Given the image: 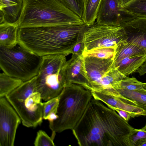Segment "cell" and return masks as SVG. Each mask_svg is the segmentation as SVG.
Returning <instances> with one entry per match:
<instances>
[{"mask_svg":"<svg viewBox=\"0 0 146 146\" xmlns=\"http://www.w3.org/2000/svg\"><path fill=\"white\" fill-rule=\"evenodd\" d=\"M134 128L115 110L93 98L73 133L80 146H133Z\"/></svg>","mask_w":146,"mask_h":146,"instance_id":"6da1fadb","label":"cell"},{"mask_svg":"<svg viewBox=\"0 0 146 146\" xmlns=\"http://www.w3.org/2000/svg\"><path fill=\"white\" fill-rule=\"evenodd\" d=\"M88 26L58 25L19 28L18 42L41 56L72 54L74 46L83 40Z\"/></svg>","mask_w":146,"mask_h":146,"instance_id":"7a4b0ae2","label":"cell"},{"mask_svg":"<svg viewBox=\"0 0 146 146\" xmlns=\"http://www.w3.org/2000/svg\"><path fill=\"white\" fill-rule=\"evenodd\" d=\"M19 28L84 25L82 19L58 0H23Z\"/></svg>","mask_w":146,"mask_h":146,"instance_id":"3957f363","label":"cell"},{"mask_svg":"<svg viewBox=\"0 0 146 146\" xmlns=\"http://www.w3.org/2000/svg\"><path fill=\"white\" fill-rule=\"evenodd\" d=\"M91 91L75 84L67 83L60 94L57 114L58 117L49 122L54 139L56 132L73 130L84 115L91 100Z\"/></svg>","mask_w":146,"mask_h":146,"instance_id":"277c9868","label":"cell"},{"mask_svg":"<svg viewBox=\"0 0 146 146\" xmlns=\"http://www.w3.org/2000/svg\"><path fill=\"white\" fill-rule=\"evenodd\" d=\"M42 57L27 49L18 42L10 46L0 45V67L3 72L23 82L36 76Z\"/></svg>","mask_w":146,"mask_h":146,"instance_id":"5b68a950","label":"cell"},{"mask_svg":"<svg viewBox=\"0 0 146 146\" xmlns=\"http://www.w3.org/2000/svg\"><path fill=\"white\" fill-rule=\"evenodd\" d=\"M36 76L23 82L5 97L20 117L22 125L35 127L42 122L43 104L36 88Z\"/></svg>","mask_w":146,"mask_h":146,"instance_id":"8992f818","label":"cell"},{"mask_svg":"<svg viewBox=\"0 0 146 146\" xmlns=\"http://www.w3.org/2000/svg\"><path fill=\"white\" fill-rule=\"evenodd\" d=\"M66 56L50 55L42 57V64L36 76V88L42 100L47 101L58 96L62 92L67 82L61 70L66 62Z\"/></svg>","mask_w":146,"mask_h":146,"instance_id":"52a82bcc","label":"cell"},{"mask_svg":"<svg viewBox=\"0 0 146 146\" xmlns=\"http://www.w3.org/2000/svg\"><path fill=\"white\" fill-rule=\"evenodd\" d=\"M126 33L121 26L96 23L88 26L85 32L84 52L102 48H116L119 44L126 41Z\"/></svg>","mask_w":146,"mask_h":146,"instance_id":"ba28073f","label":"cell"},{"mask_svg":"<svg viewBox=\"0 0 146 146\" xmlns=\"http://www.w3.org/2000/svg\"><path fill=\"white\" fill-rule=\"evenodd\" d=\"M19 116L5 97L0 98V146H13Z\"/></svg>","mask_w":146,"mask_h":146,"instance_id":"9c48e42d","label":"cell"},{"mask_svg":"<svg viewBox=\"0 0 146 146\" xmlns=\"http://www.w3.org/2000/svg\"><path fill=\"white\" fill-rule=\"evenodd\" d=\"M119 0H102L96 23L110 26H119L138 17L119 8Z\"/></svg>","mask_w":146,"mask_h":146,"instance_id":"30bf717a","label":"cell"},{"mask_svg":"<svg viewBox=\"0 0 146 146\" xmlns=\"http://www.w3.org/2000/svg\"><path fill=\"white\" fill-rule=\"evenodd\" d=\"M61 72L67 83L77 84L90 90L82 54L72 55L70 59L66 61L62 67Z\"/></svg>","mask_w":146,"mask_h":146,"instance_id":"8fae6325","label":"cell"},{"mask_svg":"<svg viewBox=\"0 0 146 146\" xmlns=\"http://www.w3.org/2000/svg\"><path fill=\"white\" fill-rule=\"evenodd\" d=\"M84 58L90 90L94 92L102 78L112 68L113 60L90 56H84Z\"/></svg>","mask_w":146,"mask_h":146,"instance_id":"7c38bea8","label":"cell"},{"mask_svg":"<svg viewBox=\"0 0 146 146\" xmlns=\"http://www.w3.org/2000/svg\"><path fill=\"white\" fill-rule=\"evenodd\" d=\"M92 92L93 98L101 101L111 109L115 108L126 111L134 117L146 116V112L143 109L112 95L106 90Z\"/></svg>","mask_w":146,"mask_h":146,"instance_id":"4fadbf2b","label":"cell"},{"mask_svg":"<svg viewBox=\"0 0 146 146\" xmlns=\"http://www.w3.org/2000/svg\"><path fill=\"white\" fill-rule=\"evenodd\" d=\"M121 26L126 33L127 42L146 49V18L137 17Z\"/></svg>","mask_w":146,"mask_h":146,"instance_id":"5bb4252c","label":"cell"},{"mask_svg":"<svg viewBox=\"0 0 146 146\" xmlns=\"http://www.w3.org/2000/svg\"><path fill=\"white\" fill-rule=\"evenodd\" d=\"M23 3V0H0V24L17 23Z\"/></svg>","mask_w":146,"mask_h":146,"instance_id":"9a60e30c","label":"cell"},{"mask_svg":"<svg viewBox=\"0 0 146 146\" xmlns=\"http://www.w3.org/2000/svg\"><path fill=\"white\" fill-rule=\"evenodd\" d=\"M146 54V49L137 45L125 41L117 47L113 66L128 57Z\"/></svg>","mask_w":146,"mask_h":146,"instance_id":"2e32d148","label":"cell"},{"mask_svg":"<svg viewBox=\"0 0 146 146\" xmlns=\"http://www.w3.org/2000/svg\"><path fill=\"white\" fill-rule=\"evenodd\" d=\"M146 61V54L125 58L113 67L116 68L122 74L127 76L137 70Z\"/></svg>","mask_w":146,"mask_h":146,"instance_id":"e0dca14e","label":"cell"},{"mask_svg":"<svg viewBox=\"0 0 146 146\" xmlns=\"http://www.w3.org/2000/svg\"><path fill=\"white\" fill-rule=\"evenodd\" d=\"M19 28L17 23L0 24V45L10 46L17 44Z\"/></svg>","mask_w":146,"mask_h":146,"instance_id":"ac0fdd59","label":"cell"},{"mask_svg":"<svg viewBox=\"0 0 146 146\" xmlns=\"http://www.w3.org/2000/svg\"><path fill=\"white\" fill-rule=\"evenodd\" d=\"M82 19L84 24L90 26L95 23L102 0H84Z\"/></svg>","mask_w":146,"mask_h":146,"instance_id":"d6986e66","label":"cell"},{"mask_svg":"<svg viewBox=\"0 0 146 146\" xmlns=\"http://www.w3.org/2000/svg\"><path fill=\"white\" fill-rule=\"evenodd\" d=\"M122 96L133 102L146 112V90H131L124 88L115 89Z\"/></svg>","mask_w":146,"mask_h":146,"instance_id":"ffe728a7","label":"cell"},{"mask_svg":"<svg viewBox=\"0 0 146 146\" xmlns=\"http://www.w3.org/2000/svg\"><path fill=\"white\" fill-rule=\"evenodd\" d=\"M23 82L20 79L9 76L3 72L0 74V98L5 97Z\"/></svg>","mask_w":146,"mask_h":146,"instance_id":"44dd1931","label":"cell"},{"mask_svg":"<svg viewBox=\"0 0 146 146\" xmlns=\"http://www.w3.org/2000/svg\"><path fill=\"white\" fill-rule=\"evenodd\" d=\"M119 8L137 17L146 18V0H132Z\"/></svg>","mask_w":146,"mask_h":146,"instance_id":"7402d4cb","label":"cell"},{"mask_svg":"<svg viewBox=\"0 0 146 146\" xmlns=\"http://www.w3.org/2000/svg\"><path fill=\"white\" fill-rule=\"evenodd\" d=\"M60 95L43 103V118L48 120L49 122H53L58 117L57 113Z\"/></svg>","mask_w":146,"mask_h":146,"instance_id":"603a6c76","label":"cell"},{"mask_svg":"<svg viewBox=\"0 0 146 146\" xmlns=\"http://www.w3.org/2000/svg\"><path fill=\"white\" fill-rule=\"evenodd\" d=\"M145 84L138 81L135 78L127 76L114 84L112 86L115 89L124 88L131 90H145L143 87Z\"/></svg>","mask_w":146,"mask_h":146,"instance_id":"cb8c5ba5","label":"cell"},{"mask_svg":"<svg viewBox=\"0 0 146 146\" xmlns=\"http://www.w3.org/2000/svg\"><path fill=\"white\" fill-rule=\"evenodd\" d=\"M116 48L107 47L100 48L84 52V56H90L102 58H111L113 60L115 54Z\"/></svg>","mask_w":146,"mask_h":146,"instance_id":"d4e9b609","label":"cell"},{"mask_svg":"<svg viewBox=\"0 0 146 146\" xmlns=\"http://www.w3.org/2000/svg\"><path fill=\"white\" fill-rule=\"evenodd\" d=\"M65 7L82 18L84 0H58Z\"/></svg>","mask_w":146,"mask_h":146,"instance_id":"484cf974","label":"cell"},{"mask_svg":"<svg viewBox=\"0 0 146 146\" xmlns=\"http://www.w3.org/2000/svg\"><path fill=\"white\" fill-rule=\"evenodd\" d=\"M53 140L42 130L37 132L34 144L35 146H54Z\"/></svg>","mask_w":146,"mask_h":146,"instance_id":"4316f807","label":"cell"},{"mask_svg":"<svg viewBox=\"0 0 146 146\" xmlns=\"http://www.w3.org/2000/svg\"><path fill=\"white\" fill-rule=\"evenodd\" d=\"M130 138L133 146H135L136 143L138 140L146 138V131L134 128L130 134Z\"/></svg>","mask_w":146,"mask_h":146,"instance_id":"83f0119b","label":"cell"},{"mask_svg":"<svg viewBox=\"0 0 146 146\" xmlns=\"http://www.w3.org/2000/svg\"><path fill=\"white\" fill-rule=\"evenodd\" d=\"M84 50L83 40L76 44L74 47L72 52V55L77 56L82 54Z\"/></svg>","mask_w":146,"mask_h":146,"instance_id":"f1b7e54d","label":"cell"},{"mask_svg":"<svg viewBox=\"0 0 146 146\" xmlns=\"http://www.w3.org/2000/svg\"><path fill=\"white\" fill-rule=\"evenodd\" d=\"M111 109L115 111L120 116L127 122L131 117H134L132 114L126 111L115 108H113Z\"/></svg>","mask_w":146,"mask_h":146,"instance_id":"f546056e","label":"cell"},{"mask_svg":"<svg viewBox=\"0 0 146 146\" xmlns=\"http://www.w3.org/2000/svg\"><path fill=\"white\" fill-rule=\"evenodd\" d=\"M137 71L140 76L144 75L146 73V61L139 68Z\"/></svg>","mask_w":146,"mask_h":146,"instance_id":"4dcf8cb0","label":"cell"},{"mask_svg":"<svg viewBox=\"0 0 146 146\" xmlns=\"http://www.w3.org/2000/svg\"><path fill=\"white\" fill-rule=\"evenodd\" d=\"M135 146H146V138L140 139L136 143Z\"/></svg>","mask_w":146,"mask_h":146,"instance_id":"1f68e13d","label":"cell"},{"mask_svg":"<svg viewBox=\"0 0 146 146\" xmlns=\"http://www.w3.org/2000/svg\"><path fill=\"white\" fill-rule=\"evenodd\" d=\"M119 7L130 2L132 0H119Z\"/></svg>","mask_w":146,"mask_h":146,"instance_id":"d6a6232c","label":"cell"},{"mask_svg":"<svg viewBox=\"0 0 146 146\" xmlns=\"http://www.w3.org/2000/svg\"><path fill=\"white\" fill-rule=\"evenodd\" d=\"M140 129L142 130L146 131V123L145 126Z\"/></svg>","mask_w":146,"mask_h":146,"instance_id":"836d02e7","label":"cell"},{"mask_svg":"<svg viewBox=\"0 0 146 146\" xmlns=\"http://www.w3.org/2000/svg\"><path fill=\"white\" fill-rule=\"evenodd\" d=\"M143 87L144 89L146 90V83H145V84L143 85Z\"/></svg>","mask_w":146,"mask_h":146,"instance_id":"e575fe53","label":"cell"}]
</instances>
